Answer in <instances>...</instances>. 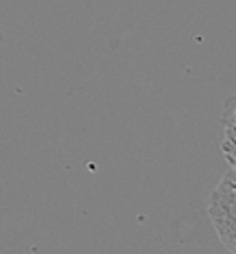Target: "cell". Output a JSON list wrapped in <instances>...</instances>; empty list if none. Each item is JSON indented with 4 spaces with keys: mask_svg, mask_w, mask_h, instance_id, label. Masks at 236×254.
<instances>
[{
    "mask_svg": "<svg viewBox=\"0 0 236 254\" xmlns=\"http://www.w3.org/2000/svg\"><path fill=\"white\" fill-rule=\"evenodd\" d=\"M236 176L234 167H228L208 199V217L219 241L228 252H236Z\"/></svg>",
    "mask_w": 236,
    "mask_h": 254,
    "instance_id": "obj_1",
    "label": "cell"
},
{
    "mask_svg": "<svg viewBox=\"0 0 236 254\" xmlns=\"http://www.w3.org/2000/svg\"><path fill=\"white\" fill-rule=\"evenodd\" d=\"M234 97H228L223 101V138H221V151L225 156L228 167H234Z\"/></svg>",
    "mask_w": 236,
    "mask_h": 254,
    "instance_id": "obj_2",
    "label": "cell"
}]
</instances>
